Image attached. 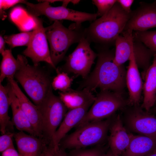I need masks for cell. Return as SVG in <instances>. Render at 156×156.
I'll return each instance as SVG.
<instances>
[{
  "label": "cell",
  "instance_id": "6da1fadb",
  "mask_svg": "<svg viewBox=\"0 0 156 156\" xmlns=\"http://www.w3.org/2000/svg\"><path fill=\"white\" fill-rule=\"evenodd\" d=\"M115 50L101 47L97 60L92 72L80 83V90L86 88L91 92L97 88L101 90L124 93L126 85L127 71L122 65L113 62Z\"/></svg>",
  "mask_w": 156,
  "mask_h": 156
},
{
  "label": "cell",
  "instance_id": "7a4b0ae2",
  "mask_svg": "<svg viewBox=\"0 0 156 156\" xmlns=\"http://www.w3.org/2000/svg\"><path fill=\"white\" fill-rule=\"evenodd\" d=\"M131 13L124 11L117 1L108 12L85 29L86 37L91 43L97 44L101 47L108 48L115 44L116 38L124 30Z\"/></svg>",
  "mask_w": 156,
  "mask_h": 156
},
{
  "label": "cell",
  "instance_id": "3957f363",
  "mask_svg": "<svg viewBox=\"0 0 156 156\" xmlns=\"http://www.w3.org/2000/svg\"><path fill=\"white\" fill-rule=\"evenodd\" d=\"M19 67L14 77L37 106L39 105L52 88L49 73L39 65L29 64L26 57L18 55Z\"/></svg>",
  "mask_w": 156,
  "mask_h": 156
},
{
  "label": "cell",
  "instance_id": "277c9868",
  "mask_svg": "<svg viewBox=\"0 0 156 156\" xmlns=\"http://www.w3.org/2000/svg\"><path fill=\"white\" fill-rule=\"evenodd\" d=\"M45 30L50 44L51 57L55 66L64 58L72 44L78 43L86 37L85 29L83 28L81 25L75 23L67 28L60 21H56L45 28Z\"/></svg>",
  "mask_w": 156,
  "mask_h": 156
},
{
  "label": "cell",
  "instance_id": "5b68a950",
  "mask_svg": "<svg viewBox=\"0 0 156 156\" xmlns=\"http://www.w3.org/2000/svg\"><path fill=\"white\" fill-rule=\"evenodd\" d=\"M113 119L111 116L92 122L80 127L61 140L59 147L65 150L83 148L102 145L107 140V133Z\"/></svg>",
  "mask_w": 156,
  "mask_h": 156
},
{
  "label": "cell",
  "instance_id": "8992f818",
  "mask_svg": "<svg viewBox=\"0 0 156 156\" xmlns=\"http://www.w3.org/2000/svg\"><path fill=\"white\" fill-rule=\"evenodd\" d=\"M53 89H50L37 106L41 115L43 138L51 146L55 133L68 110L59 96L53 94Z\"/></svg>",
  "mask_w": 156,
  "mask_h": 156
},
{
  "label": "cell",
  "instance_id": "52a82bcc",
  "mask_svg": "<svg viewBox=\"0 0 156 156\" xmlns=\"http://www.w3.org/2000/svg\"><path fill=\"white\" fill-rule=\"evenodd\" d=\"M124 93L101 90L95 96L91 107L76 127V128L92 122L107 119L117 110L123 109L128 105V100L124 97Z\"/></svg>",
  "mask_w": 156,
  "mask_h": 156
},
{
  "label": "cell",
  "instance_id": "ba28073f",
  "mask_svg": "<svg viewBox=\"0 0 156 156\" xmlns=\"http://www.w3.org/2000/svg\"><path fill=\"white\" fill-rule=\"evenodd\" d=\"M90 43L86 37L82 38L73 52L66 57L65 64L57 69L86 78L97 57V53L91 48Z\"/></svg>",
  "mask_w": 156,
  "mask_h": 156
},
{
  "label": "cell",
  "instance_id": "9c48e42d",
  "mask_svg": "<svg viewBox=\"0 0 156 156\" xmlns=\"http://www.w3.org/2000/svg\"><path fill=\"white\" fill-rule=\"evenodd\" d=\"M123 123L129 130L156 139V116L140 105H127L122 109Z\"/></svg>",
  "mask_w": 156,
  "mask_h": 156
},
{
  "label": "cell",
  "instance_id": "30bf717a",
  "mask_svg": "<svg viewBox=\"0 0 156 156\" xmlns=\"http://www.w3.org/2000/svg\"><path fill=\"white\" fill-rule=\"evenodd\" d=\"M42 1V2L33 4L31 5V12L35 16L43 15L51 21L68 20L78 25H81L82 23L86 21H94L98 16L96 13L80 12L62 5L53 7L50 5L49 2Z\"/></svg>",
  "mask_w": 156,
  "mask_h": 156
},
{
  "label": "cell",
  "instance_id": "8fae6325",
  "mask_svg": "<svg viewBox=\"0 0 156 156\" xmlns=\"http://www.w3.org/2000/svg\"><path fill=\"white\" fill-rule=\"evenodd\" d=\"M33 17L35 23L33 34L29 44L23 53L31 60L34 65L38 66L40 62H44L56 70L57 68L51 57L45 28L40 20L37 17L33 16Z\"/></svg>",
  "mask_w": 156,
  "mask_h": 156
},
{
  "label": "cell",
  "instance_id": "7c38bea8",
  "mask_svg": "<svg viewBox=\"0 0 156 156\" xmlns=\"http://www.w3.org/2000/svg\"><path fill=\"white\" fill-rule=\"evenodd\" d=\"M156 27V3L141 2L140 6L132 11L124 30L144 31Z\"/></svg>",
  "mask_w": 156,
  "mask_h": 156
},
{
  "label": "cell",
  "instance_id": "4fadbf2b",
  "mask_svg": "<svg viewBox=\"0 0 156 156\" xmlns=\"http://www.w3.org/2000/svg\"><path fill=\"white\" fill-rule=\"evenodd\" d=\"M109 131L107 140L110 150L113 154L120 156L129 145L131 133L127 132L124 126L120 115L113 117Z\"/></svg>",
  "mask_w": 156,
  "mask_h": 156
},
{
  "label": "cell",
  "instance_id": "5bb4252c",
  "mask_svg": "<svg viewBox=\"0 0 156 156\" xmlns=\"http://www.w3.org/2000/svg\"><path fill=\"white\" fill-rule=\"evenodd\" d=\"M7 80L38 137L43 138L41 115L38 106L33 103L24 94L14 79H8Z\"/></svg>",
  "mask_w": 156,
  "mask_h": 156
},
{
  "label": "cell",
  "instance_id": "9a60e30c",
  "mask_svg": "<svg viewBox=\"0 0 156 156\" xmlns=\"http://www.w3.org/2000/svg\"><path fill=\"white\" fill-rule=\"evenodd\" d=\"M91 105L68 110L54 135L52 144L54 151L59 148L60 142L66 134L81 121Z\"/></svg>",
  "mask_w": 156,
  "mask_h": 156
},
{
  "label": "cell",
  "instance_id": "2e32d148",
  "mask_svg": "<svg viewBox=\"0 0 156 156\" xmlns=\"http://www.w3.org/2000/svg\"><path fill=\"white\" fill-rule=\"evenodd\" d=\"M129 60L126 75V84L129 92L128 105H139L143 86L133 51Z\"/></svg>",
  "mask_w": 156,
  "mask_h": 156
},
{
  "label": "cell",
  "instance_id": "e0dca14e",
  "mask_svg": "<svg viewBox=\"0 0 156 156\" xmlns=\"http://www.w3.org/2000/svg\"><path fill=\"white\" fill-rule=\"evenodd\" d=\"M14 137L21 156H40L45 146L49 144L43 138L23 131L14 133Z\"/></svg>",
  "mask_w": 156,
  "mask_h": 156
},
{
  "label": "cell",
  "instance_id": "ac0fdd59",
  "mask_svg": "<svg viewBox=\"0 0 156 156\" xmlns=\"http://www.w3.org/2000/svg\"><path fill=\"white\" fill-rule=\"evenodd\" d=\"M6 86L12 111V122L13 125L20 131H25L30 135L38 137L21 108L18 100L8 82Z\"/></svg>",
  "mask_w": 156,
  "mask_h": 156
},
{
  "label": "cell",
  "instance_id": "d6986e66",
  "mask_svg": "<svg viewBox=\"0 0 156 156\" xmlns=\"http://www.w3.org/2000/svg\"><path fill=\"white\" fill-rule=\"evenodd\" d=\"M59 97L68 110L81 107L93 103L95 96L88 89L74 90L70 88L68 90L58 92Z\"/></svg>",
  "mask_w": 156,
  "mask_h": 156
},
{
  "label": "cell",
  "instance_id": "ffe728a7",
  "mask_svg": "<svg viewBox=\"0 0 156 156\" xmlns=\"http://www.w3.org/2000/svg\"><path fill=\"white\" fill-rule=\"evenodd\" d=\"M153 63L144 74V97L141 107L148 112L155 105L156 101V53L153 56Z\"/></svg>",
  "mask_w": 156,
  "mask_h": 156
},
{
  "label": "cell",
  "instance_id": "44dd1931",
  "mask_svg": "<svg viewBox=\"0 0 156 156\" xmlns=\"http://www.w3.org/2000/svg\"><path fill=\"white\" fill-rule=\"evenodd\" d=\"M156 149V139L131 134L129 145L121 156H145Z\"/></svg>",
  "mask_w": 156,
  "mask_h": 156
},
{
  "label": "cell",
  "instance_id": "7402d4cb",
  "mask_svg": "<svg viewBox=\"0 0 156 156\" xmlns=\"http://www.w3.org/2000/svg\"><path fill=\"white\" fill-rule=\"evenodd\" d=\"M133 31L123 30L116 38L114 62L120 66L129 60L133 51Z\"/></svg>",
  "mask_w": 156,
  "mask_h": 156
},
{
  "label": "cell",
  "instance_id": "603a6c76",
  "mask_svg": "<svg viewBox=\"0 0 156 156\" xmlns=\"http://www.w3.org/2000/svg\"><path fill=\"white\" fill-rule=\"evenodd\" d=\"M10 105V100L6 87L0 83V130L1 134L13 129L14 125L10 120L8 114Z\"/></svg>",
  "mask_w": 156,
  "mask_h": 156
},
{
  "label": "cell",
  "instance_id": "cb8c5ba5",
  "mask_svg": "<svg viewBox=\"0 0 156 156\" xmlns=\"http://www.w3.org/2000/svg\"><path fill=\"white\" fill-rule=\"evenodd\" d=\"M133 53L138 67L143 70V74H145L151 65L152 57L156 53L148 48L141 42L134 40Z\"/></svg>",
  "mask_w": 156,
  "mask_h": 156
},
{
  "label": "cell",
  "instance_id": "d4e9b609",
  "mask_svg": "<svg viewBox=\"0 0 156 156\" xmlns=\"http://www.w3.org/2000/svg\"><path fill=\"white\" fill-rule=\"evenodd\" d=\"M2 60L0 65V83L6 78L14 79L19 67L18 60L15 59L10 49H6L1 54Z\"/></svg>",
  "mask_w": 156,
  "mask_h": 156
},
{
  "label": "cell",
  "instance_id": "484cf974",
  "mask_svg": "<svg viewBox=\"0 0 156 156\" xmlns=\"http://www.w3.org/2000/svg\"><path fill=\"white\" fill-rule=\"evenodd\" d=\"M34 33L33 31L21 33L10 36H5L3 38L11 48L19 46H27L29 44Z\"/></svg>",
  "mask_w": 156,
  "mask_h": 156
},
{
  "label": "cell",
  "instance_id": "4316f807",
  "mask_svg": "<svg viewBox=\"0 0 156 156\" xmlns=\"http://www.w3.org/2000/svg\"><path fill=\"white\" fill-rule=\"evenodd\" d=\"M56 71L57 74L53 78L51 82L52 89L62 92L68 90L71 88L73 77H70L67 73L60 71L57 68Z\"/></svg>",
  "mask_w": 156,
  "mask_h": 156
},
{
  "label": "cell",
  "instance_id": "83f0119b",
  "mask_svg": "<svg viewBox=\"0 0 156 156\" xmlns=\"http://www.w3.org/2000/svg\"><path fill=\"white\" fill-rule=\"evenodd\" d=\"M133 40L140 41L156 53V30L133 32Z\"/></svg>",
  "mask_w": 156,
  "mask_h": 156
},
{
  "label": "cell",
  "instance_id": "f1b7e54d",
  "mask_svg": "<svg viewBox=\"0 0 156 156\" xmlns=\"http://www.w3.org/2000/svg\"><path fill=\"white\" fill-rule=\"evenodd\" d=\"M105 153L104 148L101 145L90 149H73L67 154V156H103Z\"/></svg>",
  "mask_w": 156,
  "mask_h": 156
},
{
  "label": "cell",
  "instance_id": "f546056e",
  "mask_svg": "<svg viewBox=\"0 0 156 156\" xmlns=\"http://www.w3.org/2000/svg\"><path fill=\"white\" fill-rule=\"evenodd\" d=\"M117 0H93L92 3L98 9L96 14L98 16H102L108 12L112 8Z\"/></svg>",
  "mask_w": 156,
  "mask_h": 156
},
{
  "label": "cell",
  "instance_id": "4dcf8cb0",
  "mask_svg": "<svg viewBox=\"0 0 156 156\" xmlns=\"http://www.w3.org/2000/svg\"><path fill=\"white\" fill-rule=\"evenodd\" d=\"M14 133L7 132L2 134L0 136V151L2 153L10 148H14L12 138L14 137Z\"/></svg>",
  "mask_w": 156,
  "mask_h": 156
},
{
  "label": "cell",
  "instance_id": "1f68e13d",
  "mask_svg": "<svg viewBox=\"0 0 156 156\" xmlns=\"http://www.w3.org/2000/svg\"><path fill=\"white\" fill-rule=\"evenodd\" d=\"M26 2L25 1L21 0H0V11L8 9L18 3L25 4Z\"/></svg>",
  "mask_w": 156,
  "mask_h": 156
},
{
  "label": "cell",
  "instance_id": "d6a6232c",
  "mask_svg": "<svg viewBox=\"0 0 156 156\" xmlns=\"http://www.w3.org/2000/svg\"><path fill=\"white\" fill-rule=\"evenodd\" d=\"M133 1V0H117V2L123 10L128 13H131L132 11L131 9V7Z\"/></svg>",
  "mask_w": 156,
  "mask_h": 156
},
{
  "label": "cell",
  "instance_id": "836d02e7",
  "mask_svg": "<svg viewBox=\"0 0 156 156\" xmlns=\"http://www.w3.org/2000/svg\"><path fill=\"white\" fill-rule=\"evenodd\" d=\"M40 156H55L53 147L49 144L46 145Z\"/></svg>",
  "mask_w": 156,
  "mask_h": 156
},
{
  "label": "cell",
  "instance_id": "e575fe53",
  "mask_svg": "<svg viewBox=\"0 0 156 156\" xmlns=\"http://www.w3.org/2000/svg\"><path fill=\"white\" fill-rule=\"evenodd\" d=\"M2 156H21L14 148L8 149L2 153Z\"/></svg>",
  "mask_w": 156,
  "mask_h": 156
},
{
  "label": "cell",
  "instance_id": "d590c367",
  "mask_svg": "<svg viewBox=\"0 0 156 156\" xmlns=\"http://www.w3.org/2000/svg\"><path fill=\"white\" fill-rule=\"evenodd\" d=\"M54 152L55 156H67L65 150L60 147L56 151H54Z\"/></svg>",
  "mask_w": 156,
  "mask_h": 156
},
{
  "label": "cell",
  "instance_id": "8d00e7d4",
  "mask_svg": "<svg viewBox=\"0 0 156 156\" xmlns=\"http://www.w3.org/2000/svg\"><path fill=\"white\" fill-rule=\"evenodd\" d=\"M5 43L4 38L1 35L0 36V53L1 54L5 50Z\"/></svg>",
  "mask_w": 156,
  "mask_h": 156
},
{
  "label": "cell",
  "instance_id": "74e56055",
  "mask_svg": "<svg viewBox=\"0 0 156 156\" xmlns=\"http://www.w3.org/2000/svg\"><path fill=\"white\" fill-rule=\"evenodd\" d=\"M145 156H156V149Z\"/></svg>",
  "mask_w": 156,
  "mask_h": 156
},
{
  "label": "cell",
  "instance_id": "f35d334b",
  "mask_svg": "<svg viewBox=\"0 0 156 156\" xmlns=\"http://www.w3.org/2000/svg\"><path fill=\"white\" fill-rule=\"evenodd\" d=\"M103 156H112V153L110 150L107 153H105Z\"/></svg>",
  "mask_w": 156,
  "mask_h": 156
},
{
  "label": "cell",
  "instance_id": "ab89813d",
  "mask_svg": "<svg viewBox=\"0 0 156 156\" xmlns=\"http://www.w3.org/2000/svg\"><path fill=\"white\" fill-rule=\"evenodd\" d=\"M112 156H120L118 155H115L112 153Z\"/></svg>",
  "mask_w": 156,
  "mask_h": 156
},
{
  "label": "cell",
  "instance_id": "60d3db41",
  "mask_svg": "<svg viewBox=\"0 0 156 156\" xmlns=\"http://www.w3.org/2000/svg\"><path fill=\"white\" fill-rule=\"evenodd\" d=\"M155 105H156V106H155V111L156 112V102H155Z\"/></svg>",
  "mask_w": 156,
  "mask_h": 156
},
{
  "label": "cell",
  "instance_id": "b9f144b4",
  "mask_svg": "<svg viewBox=\"0 0 156 156\" xmlns=\"http://www.w3.org/2000/svg\"><path fill=\"white\" fill-rule=\"evenodd\" d=\"M155 1V3H156V1Z\"/></svg>",
  "mask_w": 156,
  "mask_h": 156
},
{
  "label": "cell",
  "instance_id": "7bdbcfd3",
  "mask_svg": "<svg viewBox=\"0 0 156 156\" xmlns=\"http://www.w3.org/2000/svg\"></svg>",
  "mask_w": 156,
  "mask_h": 156
}]
</instances>
